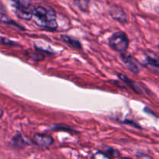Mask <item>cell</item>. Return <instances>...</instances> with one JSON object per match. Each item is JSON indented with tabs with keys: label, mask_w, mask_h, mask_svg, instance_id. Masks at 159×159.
<instances>
[{
	"label": "cell",
	"mask_w": 159,
	"mask_h": 159,
	"mask_svg": "<svg viewBox=\"0 0 159 159\" xmlns=\"http://www.w3.org/2000/svg\"><path fill=\"white\" fill-rule=\"evenodd\" d=\"M13 3L16 15L21 20H31L34 7L31 0H11Z\"/></svg>",
	"instance_id": "3"
},
{
	"label": "cell",
	"mask_w": 159,
	"mask_h": 159,
	"mask_svg": "<svg viewBox=\"0 0 159 159\" xmlns=\"http://www.w3.org/2000/svg\"><path fill=\"white\" fill-rule=\"evenodd\" d=\"M11 143H12V146L16 148H23L27 144L26 141L23 139V136L20 133L16 134L15 136L11 140Z\"/></svg>",
	"instance_id": "10"
},
{
	"label": "cell",
	"mask_w": 159,
	"mask_h": 159,
	"mask_svg": "<svg viewBox=\"0 0 159 159\" xmlns=\"http://www.w3.org/2000/svg\"><path fill=\"white\" fill-rule=\"evenodd\" d=\"M2 43H4V44H9V45H16L15 43L12 42V40H6V39L2 38Z\"/></svg>",
	"instance_id": "14"
},
{
	"label": "cell",
	"mask_w": 159,
	"mask_h": 159,
	"mask_svg": "<svg viewBox=\"0 0 159 159\" xmlns=\"http://www.w3.org/2000/svg\"><path fill=\"white\" fill-rule=\"evenodd\" d=\"M31 20L41 29L55 30L57 28V14L51 6H37L34 7Z\"/></svg>",
	"instance_id": "1"
},
{
	"label": "cell",
	"mask_w": 159,
	"mask_h": 159,
	"mask_svg": "<svg viewBox=\"0 0 159 159\" xmlns=\"http://www.w3.org/2000/svg\"><path fill=\"white\" fill-rule=\"evenodd\" d=\"M106 154L109 156V158H118V157L120 156V152H118L116 149L113 148H108L106 151Z\"/></svg>",
	"instance_id": "12"
},
{
	"label": "cell",
	"mask_w": 159,
	"mask_h": 159,
	"mask_svg": "<svg viewBox=\"0 0 159 159\" xmlns=\"http://www.w3.org/2000/svg\"><path fill=\"white\" fill-rule=\"evenodd\" d=\"M110 14L113 20L125 24L128 22V17L122 7L118 5H112L110 8Z\"/></svg>",
	"instance_id": "4"
},
{
	"label": "cell",
	"mask_w": 159,
	"mask_h": 159,
	"mask_svg": "<svg viewBox=\"0 0 159 159\" xmlns=\"http://www.w3.org/2000/svg\"><path fill=\"white\" fill-rule=\"evenodd\" d=\"M61 40L62 41H64L65 43H68L69 46H71V48H76V49H82V45L80 43V41L76 39L73 38V37H70L68 35H65V34H62L60 37Z\"/></svg>",
	"instance_id": "9"
},
{
	"label": "cell",
	"mask_w": 159,
	"mask_h": 159,
	"mask_svg": "<svg viewBox=\"0 0 159 159\" xmlns=\"http://www.w3.org/2000/svg\"><path fill=\"white\" fill-rule=\"evenodd\" d=\"M118 77L123 81V82H125L130 89L134 90V92H135L138 94H142L144 93V90L138 85V84L135 83L134 82L131 81L130 79H129V78H127L125 75L124 74H118Z\"/></svg>",
	"instance_id": "8"
},
{
	"label": "cell",
	"mask_w": 159,
	"mask_h": 159,
	"mask_svg": "<svg viewBox=\"0 0 159 159\" xmlns=\"http://www.w3.org/2000/svg\"><path fill=\"white\" fill-rule=\"evenodd\" d=\"M75 3L82 12H88L89 10L90 0H75Z\"/></svg>",
	"instance_id": "11"
},
{
	"label": "cell",
	"mask_w": 159,
	"mask_h": 159,
	"mask_svg": "<svg viewBox=\"0 0 159 159\" xmlns=\"http://www.w3.org/2000/svg\"><path fill=\"white\" fill-rule=\"evenodd\" d=\"M2 115H3V111H2V110H1V109H0V118L2 116Z\"/></svg>",
	"instance_id": "15"
},
{
	"label": "cell",
	"mask_w": 159,
	"mask_h": 159,
	"mask_svg": "<svg viewBox=\"0 0 159 159\" xmlns=\"http://www.w3.org/2000/svg\"><path fill=\"white\" fill-rule=\"evenodd\" d=\"M144 62L142 63V65L144 67H147L149 70L152 71L155 74L158 73L159 63L158 57L156 54H154V53L152 54H144Z\"/></svg>",
	"instance_id": "6"
},
{
	"label": "cell",
	"mask_w": 159,
	"mask_h": 159,
	"mask_svg": "<svg viewBox=\"0 0 159 159\" xmlns=\"http://www.w3.org/2000/svg\"><path fill=\"white\" fill-rule=\"evenodd\" d=\"M121 59H122V61H124V63L125 64L127 68H128L132 73H134V74L139 73L140 68L138 67V65L136 62V61H135V59H134L131 55L127 54L126 52L122 53V54H121Z\"/></svg>",
	"instance_id": "7"
},
{
	"label": "cell",
	"mask_w": 159,
	"mask_h": 159,
	"mask_svg": "<svg viewBox=\"0 0 159 159\" xmlns=\"http://www.w3.org/2000/svg\"><path fill=\"white\" fill-rule=\"evenodd\" d=\"M5 15H6V8L3 6L2 3L0 2V18Z\"/></svg>",
	"instance_id": "13"
},
{
	"label": "cell",
	"mask_w": 159,
	"mask_h": 159,
	"mask_svg": "<svg viewBox=\"0 0 159 159\" xmlns=\"http://www.w3.org/2000/svg\"><path fill=\"white\" fill-rule=\"evenodd\" d=\"M109 45L114 51L122 53L127 52L129 47V39L123 31L114 33L109 38Z\"/></svg>",
	"instance_id": "2"
},
{
	"label": "cell",
	"mask_w": 159,
	"mask_h": 159,
	"mask_svg": "<svg viewBox=\"0 0 159 159\" xmlns=\"http://www.w3.org/2000/svg\"><path fill=\"white\" fill-rule=\"evenodd\" d=\"M33 142L40 148H49L54 143V139L51 135L36 134L33 138Z\"/></svg>",
	"instance_id": "5"
}]
</instances>
